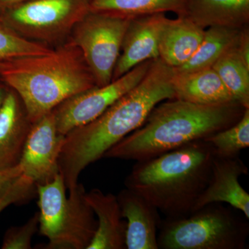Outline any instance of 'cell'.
Returning <instances> with one entry per match:
<instances>
[{
  "label": "cell",
  "mask_w": 249,
  "mask_h": 249,
  "mask_svg": "<svg viewBox=\"0 0 249 249\" xmlns=\"http://www.w3.org/2000/svg\"><path fill=\"white\" fill-rule=\"evenodd\" d=\"M116 198L126 219V249H159L157 236L163 221L159 210L129 188L119 192Z\"/></svg>",
  "instance_id": "cell-13"
},
{
  "label": "cell",
  "mask_w": 249,
  "mask_h": 249,
  "mask_svg": "<svg viewBox=\"0 0 249 249\" xmlns=\"http://www.w3.org/2000/svg\"><path fill=\"white\" fill-rule=\"evenodd\" d=\"M131 18L89 11L77 23L69 41L80 49L96 86L112 81Z\"/></svg>",
  "instance_id": "cell-8"
},
{
  "label": "cell",
  "mask_w": 249,
  "mask_h": 249,
  "mask_svg": "<svg viewBox=\"0 0 249 249\" xmlns=\"http://www.w3.org/2000/svg\"><path fill=\"white\" fill-rule=\"evenodd\" d=\"M204 140L209 142L214 156L222 158L237 157L249 147V108L236 124L216 132Z\"/></svg>",
  "instance_id": "cell-22"
},
{
  "label": "cell",
  "mask_w": 249,
  "mask_h": 249,
  "mask_svg": "<svg viewBox=\"0 0 249 249\" xmlns=\"http://www.w3.org/2000/svg\"><path fill=\"white\" fill-rule=\"evenodd\" d=\"M175 98L201 106H215L235 101L213 67L196 71H174Z\"/></svg>",
  "instance_id": "cell-15"
},
{
  "label": "cell",
  "mask_w": 249,
  "mask_h": 249,
  "mask_svg": "<svg viewBox=\"0 0 249 249\" xmlns=\"http://www.w3.org/2000/svg\"><path fill=\"white\" fill-rule=\"evenodd\" d=\"M27 1L29 0H0V12H4Z\"/></svg>",
  "instance_id": "cell-27"
},
{
  "label": "cell",
  "mask_w": 249,
  "mask_h": 249,
  "mask_svg": "<svg viewBox=\"0 0 249 249\" xmlns=\"http://www.w3.org/2000/svg\"><path fill=\"white\" fill-rule=\"evenodd\" d=\"M0 79L18 93L33 124L96 86L80 49L69 40L49 53L9 61Z\"/></svg>",
  "instance_id": "cell-4"
},
{
  "label": "cell",
  "mask_w": 249,
  "mask_h": 249,
  "mask_svg": "<svg viewBox=\"0 0 249 249\" xmlns=\"http://www.w3.org/2000/svg\"><path fill=\"white\" fill-rule=\"evenodd\" d=\"M89 12L88 0H29L1 14L23 37L53 48L66 42Z\"/></svg>",
  "instance_id": "cell-7"
},
{
  "label": "cell",
  "mask_w": 249,
  "mask_h": 249,
  "mask_svg": "<svg viewBox=\"0 0 249 249\" xmlns=\"http://www.w3.org/2000/svg\"><path fill=\"white\" fill-rule=\"evenodd\" d=\"M89 11L132 18L173 12L183 16L185 0H88Z\"/></svg>",
  "instance_id": "cell-20"
},
{
  "label": "cell",
  "mask_w": 249,
  "mask_h": 249,
  "mask_svg": "<svg viewBox=\"0 0 249 249\" xmlns=\"http://www.w3.org/2000/svg\"><path fill=\"white\" fill-rule=\"evenodd\" d=\"M65 136L57 131L53 111L33 124L19 168L26 178L36 185L53 179L59 172L58 160Z\"/></svg>",
  "instance_id": "cell-10"
},
{
  "label": "cell",
  "mask_w": 249,
  "mask_h": 249,
  "mask_svg": "<svg viewBox=\"0 0 249 249\" xmlns=\"http://www.w3.org/2000/svg\"><path fill=\"white\" fill-rule=\"evenodd\" d=\"M173 75L172 67L155 59L139 84L97 119L65 136L58 165L67 190L78 185L80 174L88 165L139 128L159 103L175 98Z\"/></svg>",
  "instance_id": "cell-1"
},
{
  "label": "cell",
  "mask_w": 249,
  "mask_h": 249,
  "mask_svg": "<svg viewBox=\"0 0 249 249\" xmlns=\"http://www.w3.org/2000/svg\"><path fill=\"white\" fill-rule=\"evenodd\" d=\"M204 31L184 16L167 18L160 34L159 58L172 68L182 66L199 47Z\"/></svg>",
  "instance_id": "cell-17"
},
{
  "label": "cell",
  "mask_w": 249,
  "mask_h": 249,
  "mask_svg": "<svg viewBox=\"0 0 249 249\" xmlns=\"http://www.w3.org/2000/svg\"><path fill=\"white\" fill-rule=\"evenodd\" d=\"M167 18L163 13L131 18L124 33L112 80L124 76L142 62L160 57V34Z\"/></svg>",
  "instance_id": "cell-11"
},
{
  "label": "cell",
  "mask_w": 249,
  "mask_h": 249,
  "mask_svg": "<svg viewBox=\"0 0 249 249\" xmlns=\"http://www.w3.org/2000/svg\"><path fill=\"white\" fill-rule=\"evenodd\" d=\"M9 61H0V75L9 65Z\"/></svg>",
  "instance_id": "cell-29"
},
{
  "label": "cell",
  "mask_w": 249,
  "mask_h": 249,
  "mask_svg": "<svg viewBox=\"0 0 249 249\" xmlns=\"http://www.w3.org/2000/svg\"><path fill=\"white\" fill-rule=\"evenodd\" d=\"M39 213H36L25 224L9 229L5 233L1 249H31L33 237L39 227Z\"/></svg>",
  "instance_id": "cell-24"
},
{
  "label": "cell",
  "mask_w": 249,
  "mask_h": 249,
  "mask_svg": "<svg viewBox=\"0 0 249 249\" xmlns=\"http://www.w3.org/2000/svg\"><path fill=\"white\" fill-rule=\"evenodd\" d=\"M236 45L237 44L218 59L212 67L220 77L223 83L235 101L242 105L245 109H248L249 65L237 53Z\"/></svg>",
  "instance_id": "cell-21"
},
{
  "label": "cell",
  "mask_w": 249,
  "mask_h": 249,
  "mask_svg": "<svg viewBox=\"0 0 249 249\" xmlns=\"http://www.w3.org/2000/svg\"><path fill=\"white\" fill-rule=\"evenodd\" d=\"M152 61L142 62L109 84L94 87L59 105L52 111L58 134L65 136L72 129L97 119L113 103L139 84Z\"/></svg>",
  "instance_id": "cell-9"
},
{
  "label": "cell",
  "mask_w": 249,
  "mask_h": 249,
  "mask_svg": "<svg viewBox=\"0 0 249 249\" xmlns=\"http://www.w3.org/2000/svg\"><path fill=\"white\" fill-rule=\"evenodd\" d=\"M241 29L213 27L205 29L200 45L193 56L182 66L173 68L174 71H193L212 67L218 59L235 47Z\"/></svg>",
  "instance_id": "cell-19"
},
{
  "label": "cell",
  "mask_w": 249,
  "mask_h": 249,
  "mask_svg": "<svg viewBox=\"0 0 249 249\" xmlns=\"http://www.w3.org/2000/svg\"><path fill=\"white\" fill-rule=\"evenodd\" d=\"M248 173L240 156L229 158L214 156L209 183L196 201L194 211L211 203H225L249 219V195L239 182L240 177Z\"/></svg>",
  "instance_id": "cell-12"
},
{
  "label": "cell",
  "mask_w": 249,
  "mask_h": 249,
  "mask_svg": "<svg viewBox=\"0 0 249 249\" xmlns=\"http://www.w3.org/2000/svg\"><path fill=\"white\" fill-rule=\"evenodd\" d=\"M8 89H9V87L0 79V107H1V105H2Z\"/></svg>",
  "instance_id": "cell-28"
},
{
  "label": "cell",
  "mask_w": 249,
  "mask_h": 249,
  "mask_svg": "<svg viewBox=\"0 0 249 249\" xmlns=\"http://www.w3.org/2000/svg\"><path fill=\"white\" fill-rule=\"evenodd\" d=\"M184 17L203 29L249 25V0H185Z\"/></svg>",
  "instance_id": "cell-18"
},
{
  "label": "cell",
  "mask_w": 249,
  "mask_h": 249,
  "mask_svg": "<svg viewBox=\"0 0 249 249\" xmlns=\"http://www.w3.org/2000/svg\"><path fill=\"white\" fill-rule=\"evenodd\" d=\"M214 154L209 142L196 141L149 160L136 161L124 180L164 214L186 217L209 183Z\"/></svg>",
  "instance_id": "cell-3"
},
{
  "label": "cell",
  "mask_w": 249,
  "mask_h": 249,
  "mask_svg": "<svg viewBox=\"0 0 249 249\" xmlns=\"http://www.w3.org/2000/svg\"><path fill=\"white\" fill-rule=\"evenodd\" d=\"M245 108L237 101L201 106L173 98L159 103L139 128L111 147L103 158L149 160L203 140L231 127Z\"/></svg>",
  "instance_id": "cell-2"
},
{
  "label": "cell",
  "mask_w": 249,
  "mask_h": 249,
  "mask_svg": "<svg viewBox=\"0 0 249 249\" xmlns=\"http://www.w3.org/2000/svg\"><path fill=\"white\" fill-rule=\"evenodd\" d=\"M35 193H37L36 183L22 174L7 194L0 199V213L9 205L29 200Z\"/></svg>",
  "instance_id": "cell-25"
},
{
  "label": "cell",
  "mask_w": 249,
  "mask_h": 249,
  "mask_svg": "<svg viewBox=\"0 0 249 249\" xmlns=\"http://www.w3.org/2000/svg\"><path fill=\"white\" fill-rule=\"evenodd\" d=\"M22 174L19 165L9 169H0V199L7 194Z\"/></svg>",
  "instance_id": "cell-26"
},
{
  "label": "cell",
  "mask_w": 249,
  "mask_h": 249,
  "mask_svg": "<svg viewBox=\"0 0 249 249\" xmlns=\"http://www.w3.org/2000/svg\"><path fill=\"white\" fill-rule=\"evenodd\" d=\"M32 126L22 100L9 88L0 107V169L19 164Z\"/></svg>",
  "instance_id": "cell-14"
},
{
  "label": "cell",
  "mask_w": 249,
  "mask_h": 249,
  "mask_svg": "<svg viewBox=\"0 0 249 249\" xmlns=\"http://www.w3.org/2000/svg\"><path fill=\"white\" fill-rule=\"evenodd\" d=\"M38 196L39 229L48 239L47 249H88L96 229L97 219L85 199L81 183L69 190L60 173L45 184L36 185Z\"/></svg>",
  "instance_id": "cell-5"
},
{
  "label": "cell",
  "mask_w": 249,
  "mask_h": 249,
  "mask_svg": "<svg viewBox=\"0 0 249 249\" xmlns=\"http://www.w3.org/2000/svg\"><path fill=\"white\" fill-rule=\"evenodd\" d=\"M85 199L97 217V229L88 249H126V222L116 196L94 188L86 192Z\"/></svg>",
  "instance_id": "cell-16"
},
{
  "label": "cell",
  "mask_w": 249,
  "mask_h": 249,
  "mask_svg": "<svg viewBox=\"0 0 249 249\" xmlns=\"http://www.w3.org/2000/svg\"><path fill=\"white\" fill-rule=\"evenodd\" d=\"M248 220L229 205H205L186 217L162 221L159 249H245Z\"/></svg>",
  "instance_id": "cell-6"
},
{
  "label": "cell",
  "mask_w": 249,
  "mask_h": 249,
  "mask_svg": "<svg viewBox=\"0 0 249 249\" xmlns=\"http://www.w3.org/2000/svg\"><path fill=\"white\" fill-rule=\"evenodd\" d=\"M53 48L28 40L11 27L0 12V61L49 53Z\"/></svg>",
  "instance_id": "cell-23"
}]
</instances>
